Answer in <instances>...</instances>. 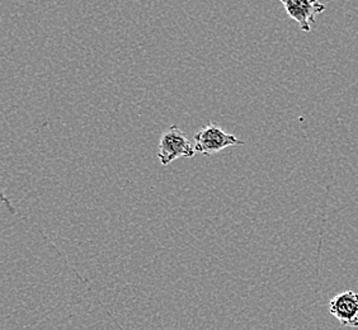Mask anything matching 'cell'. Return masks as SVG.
I'll use <instances>...</instances> for the list:
<instances>
[{
    "mask_svg": "<svg viewBox=\"0 0 358 330\" xmlns=\"http://www.w3.org/2000/svg\"><path fill=\"white\" fill-rule=\"evenodd\" d=\"M194 154V145L177 124H173L162 134L159 140L158 158L163 166L179 158H193Z\"/></svg>",
    "mask_w": 358,
    "mask_h": 330,
    "instance_id": "cell-1",
    "label": "cell"
},
{
    "mask_svg": "<svg viewBox=\"0 0 358 330\" xmlns=\"http://www.w3.org/2000/svg\"><path fill=\"white\" fill-rule=\"evenodd\" d=\"M244 141L236 138L235 135L227 134L216 124L203 126L194 135V150L203 155H213L230 146H241Z\"/></svg>",
    "mask_w": 358,
    "mask_h": 330,
    "instance_id": "cell-2",
    "label": "cell"
},
{
    "mask_svg": "<svg viewBox=\"0 0 358 330\" xmlns=\"http://www.w3.org/2000/svg\"><path fill=\"white\" fill-rule=\"evenodd\" d=\"M289 18L296 22L303 32H310L315 26L317 15L325 12L327 7L320 0H280Z\"/></svg>",
    "mask_w": 358,
    "mask_h": 330,
    "instance_id": "cell-3",
    "label": "cell"
},
{
    "mask_svg": "<svg viewBox=\"0 0 358 330\" xmlns=\"http://www.w3.org/2000/svg\"><path fill=\"white\" fill-rule=\"evenodd\" d=\"M329 311L343 327L358 328V294L347 289L334 296L329 303Z\"/></svg>",
    "mask_w": 358,
    "mask_h": 330,
    "instance_id": "cell-4",
    "label": "cell"
}]
</instances>
